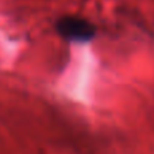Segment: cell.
Wrapping results in <instances>:
<instances>
[{"label": "cell", "mask_w": 154, "mask_h": 154, "mask_svg": "<svg viewBox=\"0 0 154 154\" xmlns=\"http://www.w3.org/2000/svg\"><path fill=\"white\" fill-rule=\"evenodd\" d=\"M56 31L68 41L87 42L96 35V26L81 16L66 15L56 22Z\"/></svg>", "instance_id": "1"}]
</instances>
